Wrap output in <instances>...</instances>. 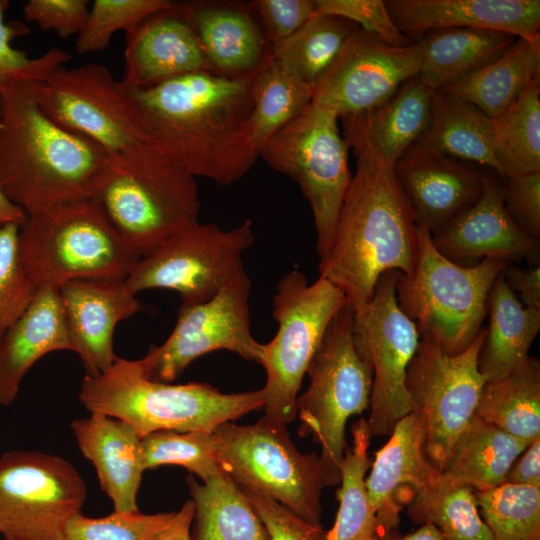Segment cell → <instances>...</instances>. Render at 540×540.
Listing matches in <instances>:
<instances>
[{
	"mask_svg": "<svg viewBox=\"0 0 540 540\" xmlns=\"http://www.w3.org/2000/svg\"><path fill=\"white\" fill-rule=\"evenodd\" d=\"M435 248L448 259L498 258L508 263L539 264L540 242L513 221L502 198V184L485 173L483 190L471 206L431 235Z\"/></svg>",
	"mask_w": 540,
	"mask_h": 540,
	"instance_id": "cell-19",
	"label": "cell"
},
{
	"mask_svg": "<svg viewBox=\"0 0 540 540\" xmlns=\"http://www.w3.org/2000/svg\"><path fill=\"white\" fill-rule=\"evenodd\" d=\"M528 445L475 415L455 442L442 474L475 491L493 489L505 483Z\"/></svg>",
	"mask_w": 540,
	"mask_h": 540,
	"instance_id": "cell-34",
	"label": "cell"
},
{
	"mask_svg": "<svg viewBox=\"0 0 540 540\" xmlns=\"http://www.w3.org/2000/svg\"><path fill=\"white\" fill-rule=\"evenodd\" d=\"M338 119L333 111L312 101L259 150V157L295 181L307 199L314 218L319 260L329 249L352 178L349 148Z\"/></svg>",
	"mask_w": 540,
	"mask_h": 540,
	"instance_id": "cell-11",
	"label": "cell"
},
{
	"mask_svg": "<svg viewBox=\"0 0 540 540\" xmlns=\"http://www.w3.org/2000/svg\"><path fill=\"white\" fill-rule=\"evenodd\" d=\"M476 415L484 422L528 444L539 438V361L529 356L507 377L486 382Z\"/></svg>",
	"mask_w": 540,
	"mask_h": 540,
	"instance_id": "cell-35",
	"label": "cell"
},
{
	"mask_svg": "<svg viewBox=\"0 0 540 540\" xmlns=\"http://www.w3.org/2000/svg\"><path fill=\"white\" fill-rule=\"evenodd\" d=\"M484 337L482 328L474 342L457 354L421 337L407 369V391L425 421L426 453L441 472L458 437L476 415L486 383L478 368Z\"/></svg>",
	"mask_w": 540,
	"mask_h": 540,
	"instance_id": "cell-15",
	"label": "cell"
},
{
	"mask_svg": "<svg viewBox=\"0 0 540 540\" xmlns=\"http://www.w3.org/2000/svg\"><path fill=\"white\" fill-rule=\"evenodd\" d=\"M316 14L344 18L364 32L392 46L414 41L396 26L382 0H316Z\"/></svg>",
	"mask_w": 540,
	"mask_h": 540,
	"instance_id": "cell-47",
	"label": "cell"
},
{
	"mask_svg": "<svg viewBox=\"0 0 540 540\" xmlns=\"http://www.w3.org/2000/svg\"><path fill=\"white\" fill-rule=\"evenodd\" d=\"M78 398L90 413L124 421L140 437L163 430L213 432L264 407L262 389L227 394L206 383L154 381L139 359L120 357L105 371L86 374Z\"/></svg>",
	"mask_w": 540,
	"mask_h": 540,
	"instance_id": "cell-4",
	"label": "cell"
},
{
	"mask_svg": "<svg viewBox=\"0 0 540 540\" xmlns=\"http://www.w3.org/2000/svg\"><path fill=\"white\" fill-rule=\"evenodd\" d=\"M489 326L478 355L486 382L503 379L517 370L540 330V310L525 307L508 287L502 273L488 298Z\"/></svg>",
	"mask_w": 540,
	"mask_h": 540,
	"instance_id": "cell-30",
	"label": "cell"
},
{
	"mask_svg": "<svg viewBox=\"0 0 540 540\" xmlns=\"http://www.w3.org/2000/svg\"><path fill=\"white\" fill-rule=\"evenodd\" d=\"M407 513L416 524L436 526L444 540H493L479 513L474 489L443 474L414 497Z\"/></svg>",
	"mask_w": 540,
	"mask_h": 540,
	"instance_id": "cell-39",
	"label": "cell"
},
{
	"mask_svg": "<svg viewBox=\"0 0 540 540\" xmlns=\"http://www.w3.org/2000/svg\"><path fill=\"white\" fill-rule=\"evenodd\" d=\"M502 276L525 307L540 310L539 264L524 269L510 263L503 270Z\"/></svg>",
	"mask_w": 540,
	"mask_h": 540,
	"instance_id": "cell-52",
	"label": "cell"
},
{
	"mask_svg": "<svg viewBox=\"0 0 540 540\" xmlns=\"http://www.w3.org/2000/svg\"><path fill=\"white\" fill-rule=\"evenodd\" d=\"M110 157L94 141L50 119L27 82L0 87V186L28 216L90 199Z\"/></svg>",
	"mask_w": 540,
	"mask_h": 540,
	"instance_id": "cell-3",
	"label": "cell"
},
{
	"mask_svg": "<svg viewBox=\"0 0 540 540\" xmlns=\"http://www.w3.org/2000/svg\"><path fill=\"white\" fill-rule=\"evenodd\" d=\"M87 489L77 469L58 455L12 450L0 456V534L6 540H63L81 513Z\"/></svg>",
	"mask_w": 540,
	"mask_h": 540,
	"instance_id": "cell-13",
	"label": "cell"
},
{
	"mask_svg": "<svg viewBox=\"0 0 540 540\" xmlns=\"http://www.w3.org/2000/svg\"><path fill=\"white\" fill-rule=\"evenodd\" d=\"M213 432L220 468L238 486L321 525V493L326 483L320 457L301 453L286 424L264 415L250 425L225 422Z\"/></svg>",
	"mask_w": 540,
	"mask_h": 540,
	"instance_id": "cell-10",
	"label": "cell"
},
{
	"mask_svg": "<svg viewBox=\"0 0 540 540\" xmlns=\"http://www.w3.org/2000/svg\"><path fill=\"white\" fill-rule=\"evenodd\" d=\"M314 91L315 86L301 80L269 54L255 71L252 84L250 132L258 153L272 135L305 110Z\"/></svg>",
	"mask_w": 540,
	"mask_h": 540,
	"instance_id": "cell-38",
	"label": "cell"
},
{
	"mask_svg": "<svg viewBox=\"0 0 540 540\" xmlns=\"http://www.w3.org/2000/svg\"><path fill=\"white\" fill-rule=\"evenodd\" d=\"M2 540H6V539H2Z\"/></svg>",
	"mask_w": 540,
	"mask_h": 540,
	"instance_id": "cell-57",
	"label": "cell"
},
{
	"mask_svg": "<svg viewBox=\"0 0 540 540\" xmlns=\"http://www.w3.org/2000/svg\"><path fill=\"white\" fill-rule=\"evenodd\" d=\"M124 58L121 81L129 88H147L181 75L212 71L179 3L126 34Z\"/></svg>",
	"mask_w": 540,
	"mask_h": 540,
	"instance_id": "cell-24",
	"label": "cell"
},
{
	"mask_svg": "<svg viewBox=\"0 0 540 540\" xmlns=\"http://www.w3.org/2000/svg\"><path fill=\"white\" fill-rule=\"evenodd\" d=\"M492 135L502 180L540 172V78L492 119Z\"/></svg>",
	"mask_w": 540,
	"mask_h": 540,
	"instance_id": "cell-37",
	"label": "cell"
},
{
	"mask_svg": "<svg viewBox=\"0 0 540 540\" xmlns=\"http://www.w3.org/2000/svg\"><path fill=\"white\" fill-rule=\"evenodd\" d=\"M27 83L50 119L94 141L111 157L146 143L128 87L104 65H64L42 81Z\"/></svg>",
	"mask_w": 540,
	"mask_h": 540,
	"instance_id": "cell-14",
	"label": "cell"
},
{
	"mask_svg": "<svg viewBox=\"0 0 540 540\" xmlns=\"http://www.w3.org/2000/svg\"><path fill=\"white\" fill-rule=\"evenodd\" d=\"M174 3L170 0H95L76 36L75 50L78 54L102 52L114 33H131L144 20L171 8Z\"/></svg>",
	"mask_w": 540,
	"mask_h": 540,
	"instance_id": "cell-43",
	"label": "cell"
},
{
	"mask_svg": "<svg viewBox=\"0 0 540 540\" xmlns=\"http://www.w3.org/2000/svg\"><path fill=\"white\" fill-rule=\"evenodd\" d=\"M505 483L540 487V437L532 441L516 459Z\"/></svg>",
	"mask_w": 540,
	"mask_h": 540,
	"instance_id": "cell-53",
	"label": "cell"
},
{
	"mask_svg": "<svg viewBox=\"0 0 540 540\" xmlns=\"http://www.w3.org/2000/svg\"><path fill=\"white\" fill-rule=\"evenodd\" d=\"M141 446L145 470L181 466L203 482L221 471L214 432L157 431L142 437Z\"/></svg>",
	"mask_w": 540,
	"mask_h": 540,
	"instance_id": "cell-42",
	"label": "cell"
},
{
	"mask_svg": "<svg viewBox=\"0 0 540 540\" xmlns=\"http://www.w3.org/2000/svg\"><path fill=\"white\" fill-rule=\"evenodd\" d=\"M398 273L382 274L370 301L353 312L356 346L373 370L367 420L371 437L390 435L396 422L414 409L406 375L420 336L398 305Z\"/></svg>",
	"mask_w": 540,
	"mask_h": 540,
	"instance_id": "cell-16",
	"label": "cell"
},
{
	"mask_svg": "<svg viewBox=\"0 0 540 540\" xmlns=\"http://www.w3.org/2000/svg\"><path fill=\"white\" fill-rule=\"evenodd\" d=\"M432 94L433 91L414 76L382 104L341 118L348 148L354 153L378 157L394 167L426 130Z\"/></svg>",
	"mask_w": 540,
	"mask_h": 540,
	"instance_id": "cell-25",
	"label": "cell"
},
{
	"mask_svg": "<svg viewBox=\"0 0 540 540\" xmlns=\"http://www.w3.org/2000/svg\"><path fill=\"white\" fill-rule=\"evenodd\" d=\"M474 492L493 540H540V487L503 483Z\"/></svg>",
	"mask_w": 540,
	"mask_h": 540,
	"instance_id": "cell-41",
	"label": "cell"
},
{
	"mask_svg": "<svg viewBox=\"0 0 540 540\" xmlns=\"http://www.w3.org/2000/svg\"><path fill=\"white\" fill-rule=\"evenodd\" d=\"M423 58L419 41L392 46L356 28L315 85L313 102L339 119L368 111L417 76Z\"/></svg>",
	"mask_w": 540,
	"mask_h": 540,
	"instance_id": "cell-18",
	"label": "cell"
},
{
	"mask_svg": "<svg viewBox=\"0 0 540 540\" xmlns=\"http://www.w3.org/2000/svg\"><path fill=\"white\" fill-rule=\"evenodd\" d=\"M394 173L416 226L431 235L477 201L485 178L471 164L435 153L406 152Z\"/></svg>",
	"mask_w": 540,
	"mask_h": 540,
	"instance_id": "cell-22",
	"label": "cell"
},
{
	"mask_svg": "<svg viewBox=\"0 0 540 540\" xmlns=\"http://www.w3.org/2000/svg\"><path fill=\"white\" fill-rule=\"evenodd\" d=\"M375 540H444L440 531L431 523L421 524V527L412 533L399 536L396 531L378 535Z\"/></svg>",
	"mask_w": 540,
	"mask_h": 540,
	"instance_id": "cell-56",
	"label": "cell"
},
{
	"mask_svg": "<svg viewBox=\"0 0 540 540\" xmlns=\"http://www.w3.org/2000/svg\"><path fill=\"white\" fill-rule=\"evenodd\" d=\"M83 456L94 466L102 491L114 511H138L137 494L145 471L142 437L126 422L102 413L70 424Z\"/></svg>",
	"mask_w": 540,
	"mask_h": 540,
	"instance_id": "cell-26",
	"label": "cell"
},
{
	"mask_svg": "<svg viewBox=\"0 0 540 540\" xmlns=\"http://www.w3.org/2000/svg\"><path fill=\"white\" fill-rule=\"evenodd\" d=\"M87 0H29L23 7L27 22L44 31H54L60 38L78 35L89 13Z\"/></svg>",
	"mask_w": 540,
	"mask_h": 540,
	"instance_id": "cell-49",
	"label": "cell"
},
{
	"mask_svg": "<svg viewBox=\"0 0 540 540\" xmlns=\"http://www.w3.org/2000/svg\"><path fill=\"white\" fill-rule=\"evenodd\" d=\"M306 374L309 386L296 403L297 432L312 435L320 445L326 487H332L341 481L347 420L369 409L373 383L372 366L355 343L354 313L348 305L329 324Z\"/></svg>",
	"mask_w": 540,
	"mask_h": 540,
	"instance_id": "cell-8",
	"label": "cell"
},
{
	"mask_svg": "<svg viewBox=\"0 0 540 540\" xmlns=\"http://www.w3.org/2000/svg\"><path fill=\"white\" fill-rule=\"evenodd\" d=\"M385 4L397 28L410 40L444 28L488 29L526 41L540 40L539 0H388Z\"/></svg>",
	"mask_w": 540,
	"mask_h": 540,
	"instance_id": "cell-23",
	"label": "cell"
},
{
	"mask_svg": "<svg viewBox=\"0 0 540 540\" xmlns=\"http://www.w3.org/2000/svg\"><path fill=\"white\" fill-rule=\"evenodd\" d=\"M277 332L262 344L259 361L266 371L265 416L286 425L296 418V403L309 363L335 316L347 306L344 293L319 276L309 284L303 272L284 274L273 295Z\"/></svg>",
	"mask_w": 540,
	"mask_h": 540,
	"instance_id": "cell-9",
	"label": "cell"
},
{
	"mask_svg": "<svg viewBox=\"0 0 540 540\" xmlns=\"http://www.w3.org/2000/svg\"><path fill=\"white\" fill-rule=\"evenodd\" d=\"M251 6L261 19L271 47L288 39L316 14L312 0H258Z\"/></svg>",
	"mask_w": 540,
	"mask_h": 540,
	"instance_id": "cell-51",
	"label": "cell"
},
{
	"mask_svg": "<svg viewBox=\"0 0 540 540\" xmlns=\"http://www.w3.org/2000/svg\"><path fill=\"white\" fill-rule=\"evenodd\" d=\"M193 515L194 504L192 500H188L176 511L173 521L160 540H190Z\"/></svg>",
	"mask_w": 540,
	"mask_h": 540,
	"instance_id": "cell-54",
	"label": "cell"
},
{
	"mask_svg": "<svg viewBox=\"0 0 540 540\" xmlns=\"http://www.w3.org/2000/svg\"><path fill=\"white\" fill-rule=\"evenodd\" d=\"M179 5L214 73L245 77L269 56L266 40L246 8L200 1Z\"/></svg>",
	"mask_w": 540,
	"mask_h": 540,
	"instance_id": "cell-27",
	"label": "cell"
},
{
	"mask_svg": "<svg viewBox=\"0 0 540 540\" xmlns=\"http://www.w3.org/2000/svg\"><path fill=\"white\" fill-rule=\"evenodd\" d=\"M241 489L265 525L270 540H327L328 531L322 525H315L302 519L266 496L245 488Z\"/></svg>",
	"mask_w": 540,
	"mask_h": 540,
	"instance_id": "cell-48",
	"label": "cell"
},
{
	"mask_svg": "<svg viewBox=\"0 0 540 540\" xmlns=\"http://www.w3.org/2000/svg\"><path fill=\"white\" fill-rule=\"evenodd\" d=\"M537 78H540V40L517 38L499 57L440 90L472 103L494 119Z\"/></svg>",
	"mask_w": 540,
	"mask_h": 540,
	"instance_id": "cell-32",
	"label": "cell"
},
{
	"mask_svg": "<svg viewBox=\"0 0 540 540\" xmlns=\"http://www.w3.org/2000/svg\"><path fill=\"white\" fill-rule=\"evenodd\" d=\"M502 198L513 221L529 236L540 238V172L503 179Z\"/></svg>",
	"mask_w": 540,
	"mask_h": 540,
	"instance_id": "cell-50",
	"label": "cell"
},
{
	"mask_svg": "<svg viewBox=\"0 0 540 540\" xmlns=\"http://www.w3.org/2000/svg\"><path fill=\"white\" fill-rule=\"evenodd\" d=\"M406 152L442 154L499 173L492 119L472 103L442 90L433 91L428 126Z\"/></svg>",
	"mask_w": 540,
	"mask_h": 540,
	"instance_id": "cell-29",
	"label": "cell"
},
{
	"mask_svg": "<svg viewBox=\"0 0 540 540\" xmlns=\"http://www.w3.org/2000/svg\"><path fill=\"white\" fill-rule=\"evenodd\" d=\"M510 264L484 258L463 266L442 255L431 234L417 227V258L410 275L398 273L399 307L425 337L449 354L467 349L478 337L497 277Z\"/></svg>",
	"mask_w": 540,
	"mask_h": 540,
	"instance_id": "cell-7",
	"label": "cell"
},
{
	"mask_svg": "<svg viewBox=\"0 0 540 540\" xmlns=\"http://www.w3.org/2000/svg\"><path fill=\"white\" fill-rule=\"evenodd\" d=\"M251 280L242 271L211 299L181 304L169 337L152 345L139 359L145 375L154 381L171 383L198 357L228 350L245 360L260 361L262 343L250 330Z\"/></svg>",
	"mask_w": 540,
	"mask_h": 540,
	"instance_id": "cell-17",
	"label": "cell"
},
{
	"mask_svg": "<svg viewBox=\"0 0 540 540\" xmlns=\"http://www.w3.org/2000/svg\"><path fill=\"white\" fill-rule=\"evenodd\" d=\"M175 514L114 511L95 518L78 513L66 523L63 540H160Z\"/></svg>",
	"mask_w": 540,
	"mask_h": 540,
	"instance_id": "cell-44",
	"label": "cell"
},
{
	"mask_svg": "<svg viewBox=\"0 0 540 540\" xmlns=\"http://www.w3.org/2000/svg\"><path fill=\"white\" fill-rule=\"evenodd\" d=\"M371 466L365 484L382 535L395 531L402 506L442 475L427 456L426 426L418 410L396 422Z\"/></svg>",
	"mask_w": 540,
	"mask_h": 540,
	"instance_id": "cell-20",
	"label": "cell"
},
{
	"mask_svg": "<svg viewBox=\"0 0 540 540\" xmlns=\"http://www.w3.org/2000/svg\"><path fill=\"white\" fill-rule=\"evenodd\" d=\"M91 199L140 257L199 222L196 178L147 143L110 157Z\"/></svg>",
	"mask_w": 540,
	"mask_h": 540,
	"instance_id": "cell-5",
	"label": "cell"
},
{
	"mask_svg": "<svg viewBox=\"0 0 540 540\" xmlns=\"http://www.w3.org/2000/svg\"><path fill=\"white\" fill-rule=\"evenodd\" d=\"M194 504L190 540H270L243 490L222 470L208 481L187 478Z\"/></svg>",
	"mask_w": 540,
	"mask_h": 540,
	"instance_id": "cell-33",
	"label": "cell"
},
{
	"mask_svg": "<svg viewBox=\"0 0 540 540\" xmlns=\"http://www.w3.org/2000/svg\"><path fill=\"white\" fill-rule=\"evenodd\" d=\"M254 241L251 220L228 230L197 222L141 257L125 284L135 295L147 289H169L179 294L182 304L205 302L245 270L242 256Z\"/></svg>",
	"mask_w": 540,
	"mask_h": 540,
	"instance_id": "cell-12",
	"label": "cell"
},
{
	"mask_svg": "<svg viewBox=\"0 0 540 540\" xmlns=\"http://www.w3.org/2000/svg\"><path fill=\"white\" fill-rule=\"evenodd\" d=\"M517 38L505 32L476 28L431 30L418 40L423 58L420 80L437 91L478 70L504 53Z\"/></svg>",
	"mask_w": 540,
	"mask_h": 540,
	"instance_id": "cell-31",
	"label": "cell"
},
{
	"mask_svg": "<svg viewBox=\"0 0 540 540\" xmlns=\"http://www.w3.org/2000/svg\"><path fill=\"white\" fill-rule=\"evenodd\" d=\"M73 351L57 288L40 286L0 341V404L11 405L30 368L48 353Z\"/></svg>",
	"mask_w": 540,
	"mask_h": 540,
	"instance_id": "cell-28",
	"label": "cell"
},
{
	"mask_svg": "<svg viewBox=\"0 0 540 540\" xmlns=\"http://www.w3.org/2000/svg\"><path fill=\"white\" fill-rule=\"evenodd\" d=\"M17 253L37 287L57 289L80 279L125 280L141 258L91 198L29 215Z\"/></svg>",
	"mask_w": 540,
	"mask_h": 540,
	"instance_id": "cell-6",
	"label": "cell"
},
{
	"mask_svg": "<svg viewBox=\"0 0 540 540\" xmlns=\"http://www.w3.org/2000/svg\"><path fill=\"white\" fill-rule=\"evenodd\" d=\"M8 7V1L0 0V87L17 82L42 81L71 59L69 53L58 48L31 58L26 51L13 47V40L28 34L29 29L21 22H5Z\"/></svg>",
	"mask_w": 540,
	"mask_h": 540,
	"instance_id": "cell-45",
	"label": "cell"
},
{
	"mask_svg": "<svg viewBox=\"0 0 540 540\" xmlns=\"http://www.w3.org/2000/svg\"><path fill=\"white\" fill-rule=\"evenodd\" d=\"M254 73L198 71L128 87L146 143L195 178L239 181L259 158L250 132Z\"/></svg>",
	"mask_w": 540,
	"mask_h": 540,
	"instance_id": "cell-1",
	"label": "cell"
},
{
	"mask_svg": "<svg viewBox=\"0 0 540 540\" xmlns=\"http://www.w3.org/2000/svg\"><path fill=\"white\" fill-rule=\"evenodd\" d=\"M27 218L26 212L9 199L0 186V228L8 224L22 227Z\"/></svg>",
	"mask_w": 540,
	"mask_h": 540,
	"instance_id": "cell-55",
	"label": "cell"
},
{
	"mask_svg": "<svg viewBox=\"0 0 540 540\" xmlns=\"http://www.w3.org/2000/svg\"><path fill=\"white\" fill-rule=\"evenodd\" d=\"M358 26L344 18L315 14L298 31L271 48V56L313 86L337 58Z\"/></svg>",
	"mask_w": 540,
	"mask_h": 540,
	"instance_id": "cell-40",
	"label": "cell"
},
{
	"mask_svg": "<svg viewBox=\"0 0 540 540\" xmlns=\"http://www.w3.org/2000/svg\"><path fill=\"white\" fill-rule=\"evenodd\" d=\"M19 228L16 224L0 228V341L26 310L38 288L18 257Z\"/></svg>",
	"mask_w": 540,
	"mask_h": 540,
	"instance_id": "cell-46",
	"label": "cell"
},
{
	"mask_svg": "<svg viewBox=\"0 0 540 540\" xmlns=\"http://www.w3.org/2000/svg\"><path fill=\"white\" fill-rule=\"evenodd\" d=\"M65 326L87 374L109 368L117 356L113 334L117 324L140 311L125 280L80 279L58 288Z\"/></svg>",
	"mask_w": 540,
	"mask_h": 540,
	"instance_id": "cell-21",
	"label": "cell"
},
{
	"mask_svg": "<svg viewBox=\"0 0 540 540\" xmlns=\"http://www.w3.org/2000/svg\"><path fill=\"white\" fill-rule=\"evenodd\" d=\"M354 155L356 169L319 276L337 286L356 312L370 301L382 274L412 273L417 226L394 167L367 153Z\"/></svg>",
	"mask_w": 540,
	"mask_h": 540,
	"instance_id": "cell-2",
	"label": "cell"
},
{
	"mask_svg": "<svg viewBox=\"0 0 540 540\" xmlns=\"http://www.w3.org/2000/svg\"><path fill=\"white\" fill-rule=\"evenodd\" d=\"M352 446L346 448L340 465L339 509L327 540H375L379 535L376 513L370 503L365 475L371 466L368 421L360 418L352 426Z\"/></svg>",
	"mask_w": 540,
	"mask_h": 540,
	"instance_id": "cell-36",
	"label": "cell"
}]
</instances>
